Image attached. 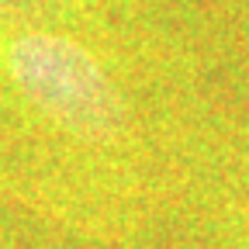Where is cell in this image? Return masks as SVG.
Returning <instances> with one entry per match:
<instances>
[{"label": "cell", "instance_id": "6da1fadb", "mask_svg": "<svg viewBox=\"0 0 249 249\" xmlns=\"http://www.w3.org/2000/svg\"><path fill=\"white\" fill-rule=\"evenodd\" d=\"M7 62L24 97L70 135L107 145L124 132L128 111L114 80L76 38L55 31H24L14 38Z\"/></svg>", "mask_w": 249, "mask_h": 249}]
</instances>
